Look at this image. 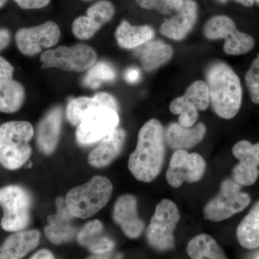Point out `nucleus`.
Masks as SVG:
<instances>
[{
	"mask_svg": "<svg viewBox=\"0 0 259 259\" xmlns=\"http://www.w3.org/2000/svg\"><path fill=\"white\" fill-rule=\"evenodd\" d=\"M165 129L156 119L148 120L140 129L137 145L128 160V168L135 178L149 183L159 175L166 153Z\"/></svg>",
	"mask_w": 259,
	"mask_h": 259,
	"instance_id": "obj_1",
	"label": "nucleus"
},
{
	"mask_svg": "<svg viewBox=\"0 0 259 259\" xmlns=\"http://www.w3.org/2000/svg\"><path fill=\"white\" fill-rule=\"evenodd\" d=\"M210 105L221 118L230 120L239 112L243 100L241 80L228 64L214 63L206 74Z\"/></svg>",
	"mask_w": 259,
	"mask_h": 259,
	"instance_id": "obj_2",
	"label": "nucleus"
},
{
	"mask_svg": "<svg viewBox=\"0 0 259 259\" xmlns=\"http://www.w3.org/2000/svg\"><path fill=\"white\" fill-rule=\"evenodd\" d=\"M33 127L28 121H10L0 126V164L9 170L23 166L31 156Z\"/></svg>",
	"mask_w": 259,
	"mask_h": 259,
	"instance_id": "obj_3",
	"label": "nucleus"
},
{
	"mask_svg": "<svg viewBox=\"0 0 259 259\" xmlns=\"http://www.w3.org/2000/svg\"><path fill=\"white\" fill-rule=\"evenodd\" d=\"M112 192L111 181L107 177L95 176L86 184L70 190L65 200L73 217L87 219L106 205Z\"/></svg>",
	"mask_w": 259,
	"mask_h": 259,
	"instance_id": "obj_4",
	"label": "nucleus"
},
{
	"mask_svg": "<svg viewBox=\"0 0 259 259\" xmlns=\"http://www.w3.org/2000/svg\"><path fill=\"white\" fill-rule=\"evenodd\" d=\"M178 207L170 199H162L156 205L146 231L149 245L160 252L168 251L175 248V233L180 222Z\"/></svg>",
	"mask_w": 259,
	"mask_h": 259,
	"instance_id": "obj_5",
	"label": "nucleus"
},
{
	"mask_svg": "<svg viewBox=\"0 0 259 259\" xmlns=\"http://www.w3.org/2000/svg\"><path fill=\"white\" fill-rule=\"evenodd\" d=\"M0 207L3 210L1 226L5 231L15 233L28 226L31 197L23 187L9 185L0 189Z\"/></svg>",
	"mask_w": 259,
	"mask_h": 259,
	"instance_id": "obj_6",
	"label": "nucleus"
},
{
	"mask_svg": "<svg viewBox=\"0 0 259 259\" xmlns=\"http://www.w3.org/2000/svg\"><path fill=\"white\" fill-rule=\"evenodd\" d=\"M241 187L233 179L223 180L217 195L204 207V218L212 222H221L246 208L251 199L249 194L241 192Z\"/></svg>",
	"mask_w": 259,
	"mask_h": 259,
	"instance_id": "obj_7",
	"label": "nucleus"
},
{
	"mask_svg": "<svg viewBox=\"0 0 259 259\" xmlns=\"http://www.w3.org/2000/svg\"><path fill=\"white\" fill-rule=\"evenodd\" d=\"M204 34L209 40L224 39L223 50L230 56L244 55L255 47L253 37L238 30L234 21L226 15L209 19L204 25Z\"/></svg>",
	"mask_w": 259,
	"mask_h": 259,
	"instance_id": "obj_8",
	"label": "nucleus"
},
{
	"mask_svg": "<svg viewBox=\"0 0 259 259\" xmlns=\"http://www.w3.org/2000/svg\"><path fill=\"white\" fill-rule=\"evenodd\" d=\"M97 54L93 48L85 44L73 47H59L44 51L40 56L42 68H56L67 71H80L90 69L96 63Z\"/></svg>",
	"mask_w": 259,
	"mask_h": 259,
	"instance_id": "obj_9",
	"label": "nucleus"
},
{
	"mask_svg": "<svg viewBox=\"0 0 259 259\" xmlns=\"http://www.w3.org/2000/svg\"><path fill=\"white\" fill-rule=\"evenodd\" d=\"M206 166L205 160L199 153H190L185 150L175 151L170 158L166 181L173 188H179L184 182H199L204 176Z\"/></svg>",
	"mask_w": 259,
	"mask_h": 259,
	"instance_id": "obj_10",
	"label": "nucleus"
},
{
	"mask_svg": "<svg viewBox=\"0 0 259 259\" xmlns=\"http://www.w3.org/2000/svg\"><path fill=\"white\" fill-rule=\"evenodd\" d=\"M119 122L117 110L98 109L87 115L77 126L76 140L81 146L95 144L117 128Z\"/></svg>",
	"mask_w": 259,
	"mask_h": 259,
	"instance_id": "obj_11",
	"label": "nucleus"
},
{
	"mask_svg": "<svg viewBox=\"0 0 259 259\" xmlns=\"http://www.w3.org/2000/svg\"><path fill=\"white\" fill-rule=\"evenodd\" d=\"M61 37L59 25L48 21L30 28L19 29L15 34L17 47L22 54L28 56L37 55L42 49L56 45Z\"/></svg>",
	"mask_w": 259,
	"mask_h": 259,
	"instance_id": "obj_12",
	"label": "nucleus"
},
{
	"mask_svg": "<svg viewBox=\"0 0 259 259\" xmlns=\"http://www.w3.org/2000/svg\"><path fill=\"white\" fill-rule=\"evenodd\" d=\"M232 153L239 161L232 171V179L241 187L254 185L259 176V143L246 140L238 141Z\"/></svg>",
	"mask_w": 259,
	"mask_h": 259,
	"instance_id": "obj_13",
	"label": "nucleus"
},
{
	"mask_svg": "<svg viewBox=\"0 0 259 259\" xmlns=\"http://www.w3.org/2000/svg\"><path fill=\"white\" fill-rule=\"evenodd\" d=\"M115 7L108 0L97 2L87 11L86 16L74 20L72 31L80 40H88L95 35L104 25L110 22L115 15Z\"/></svg>",
	"mask_w": 259,
	"mask_h": 259,
	"instance_id": "obj_14",
	"label": "nucleus"
},
{
	"mask_svg": "<svg viewBox=\"0 0 259 259\" xmlns=\"http://www.w3.org/2000/svg\"><path fill=\"white\" fill-rule=\"evenodd\" d=\"M14 67L0 56V112L14 113L18 111L25 100L23 85L13 79Z\"/></svg>",
	"mask_w": 259,
	"mask_h": 259,
	"instance_id": "obj_15",
	"label": "nucleus"
},
{
	"mask_svg": "<svg viewBox=\"0 0 259 259\" xmlns=\"http://www.w3.org/2000/svg\"><path fill=\"white\" fill-rule=\"evenodd\" d=\"M112 218L126 236L137 238L144 230V223L138 213L137 199L131 194H124L117 199Z\"/></svg>",
	"mask_w": 259,
	"mask_h": 259,
	"instance_id": "obj_16",
	"label": "nucleus"
},
{
	"mask_svg": "<svg viewBox=\"0 0 259 259\" xmlns=\"http://www.w3.org/2000/svg\"><path fill=\"white\" fill-rule=\"evenodd\" d=\"M197 19V5L193 0H184L176 14L161 24L162 35L175 40L185 38L195 25Z\"/></svg>",
	"mask_w": 259,
	"mask_h": 259,
	"instance_id": "obj_17",
	"label": "nucleus"
},
{
	"mask_svg": "<svg viewBox=\"0 0 259 259\" xmlns=\"http://www.w3.org/2000/svg\"><path fill=\"white\" fill-rule=\"evenodd\" d=\"M100 108L118 110L115 97L106 93H97L93 97H81L70 100L66 107V117L71 125L78 126L89 114Z\"/></svg>",
	"mask_w": 259,
	"mask_h": 259,
	"instance_id": "obj_18",
	"label": "nucleus"
},
{
	"mask_svg": "<svg viewBox=\"0 0 259 259\" xmlns=\"http://www.w3.org/2000/svg\"><path fill=\"white\" fill-rule=\"evenodd\" d=\"M56 204V213L48 218L49 225L45 228V233L53 243L61 244L72 240L77 231L72 224L75 218L70 213L66 200L59 197Z\"/></svg>",
	"mask_w": 259,
	"mask_h": 259,
	"instance_id": "obj_19",
	"label": "nucleus"
},
{
	"mask_svg": "<svg viewBox=\"0 0 259 259\" xmlns=\"http://www.w3.org/2000/svg\"><path fill=\"white\" fill-rule=\"evenodd\" d=\"M126 139L125 130L117 127L100 141L89 155L90 165L97 168L107 166L120 154Z\"/></svg>",
	"mask_w": 259,
	"mask_h": 259,
	"instance_id": "obj_20",
	"label": "nucleus"
},
{
	"mask_svg": "<svg viewBox=\"0 0 259 259\" xmlns=\"http://www.w3.org/2000/svg\"><path fill=\"white\" fill-rule=\"evenodd\" d=\"M206 132L207 128L202 122H198L191 127H185L179 122H173L165 131L166 144L175 151H187L199 144L203 140Z\"/></svg>",
	"mask_w": 259,
	"mask_h": 259,
	"instance_id": "obj_21",
	"label": "nucleus"
},
{
	"mask_svg": "<svg viewBox=\"0 0 259 259\" xmlns=\"http://www.w3.org/2000/svg\"><path fill=\"white\" fill-rule=\"evenodd\" d=\"M40 234L37 230L15 232L0 246V259H22L38 245Z\"/></svg>",
	"mask_w": 259,
	"mask_h": 259,
	"instance_id": "obj_22",
	"label": "nucleus"
},
{
	"mask_svg": "<svg viewBox=\"0 0 259 259\" xmlns=\"http://www.w3.org/2000/svg\"><path fill=\"white\" fill-rule=\"evenodd\" d=\"M62 110L61 107L52 109L42 119L37 128V144L44 154H51L55 150L60 137Z\"/></svg>",
	"mask_w": 259,
	"mask_h": 259,
	"instance_id": "obj_23",
	"label": "nucleus"
},
{
	"mask_svg": "<svg viewBox=\"0 0 259 259\" xmlns=\"http://www.w3.org/2000/svg\"><path fill=\"white\" fill-rule=\"evenodd\" d=\"M143 69L151 72L166 64L173 56L174 51L168 44L161 40H151L136 50Z\"/></svg>",
	"mask_w": 259,
	"mask_h": 259,
	"instance_id": "obj_24",
	"label": "nucleus"
},
{
	"mask_svg": "<svg viewBox=\"0 0 259 259\" xmlns=\"http://www.w3.org/2000/svg\"><path fill=\"white\" fill-rule=\"evenodd\" d=\"M103 225L98 220L90 221L83 226L77 235L80 245L92 253H102L114 249L115 243L108 237L102 236Z\"/></svg>",
	"mask_w": 259,
	"mask_h": 259,
	"instance_id": "obj_25",
	"label": "nucleus"
},
{
	"mask_svg": "<svg viewBox=\"0 0 259 259\" xmlns=\"http://www.w3.org/2000/svg\"><path fill=\"white\" fill-rule=\"evenodd\" d=\"M155 32L149 25H131L122 21L115 31V38L120 47L136 49L153 40Z\"/></svg>",
	"mask_w": 259,
	"mask_h": 259,
	"instance_id": "obj_26",
	"label": "nucleus"
},
{
	"mask_svg": "<svg viewBox=\"0 0 259 259\" xmlns=\"http://www.w3.org/2000/svg\"><path fill=\"white\" fill-rule=\"evenodd\" d=\"M236 237L243 248L246 249L259 248V201L238 225Z\"/></svg>",
	"mask_w": 259,
	"mask_h": 259,
	"instance_id": "obj_27",
	"label": "nucleus"
},
{
	"mask_svg": "<svg viewBox=\"0 0 259 259\" xmlns=\"http://www.w3.org/2000/svg\"><path fill=\"white\" fill-rule=\"evenodd\" d=\"M187 250L191 259H228L215 240L207 234L194 237L189 242Z\"/></svg>",
	"mask_w": 259,
	"mask_h": 259,
	"instance_id": "obj_28",
	"label": "nucleus"
},
{
	"mask_svg": "<svg viewBox=\"0 0 259 259\" xmlns=\"http://www.w3.org/2000/svg\"><path fill=\"white\" fill-rule=\"evenodd\" d=\"M116 71L113 66L105 61L95 63L83 79L85 87L90 89L100 88L103 83L111 82L115 79Z\"/></svg>",
	"mask_w": 259,
	"mask_h": 259,
	"instance_id": "obj_29",
	"label": "nucleus"
},
{
	"mask_svg": "<svg viewBox=\"0 0 259 259\" xmlns=\"http://www.w3.org/2000/svg\"><path fill=\"white\" fill-rule=\"evenodd\" d=\"M169 109L171 113L180 115L179 123L181 125L191 127L195 125L198 118V110L183 96L175 99L170 104Z\"/></svg>",
	"mask_w": 259,
	"mask_h": 259,
	"instance_id": "obj_30",
	"label": "nucleus"
},
{
	"mask_svg": "<svg viewBox=\"0 0 259 259\" xmlns=\"http://www.w3.org/2000/svg\"><path fill=\"white\" fill-rule=\"evenodd\" d=\"M182 96L198 110L204 111L210 105L208 87L206 81L202 80L194 81Z\"/></svg>",
	"mask_w": 259,
	"mask_h": 259,
	"instance_id": "obj_31",
	"label": "nucleus"
},
{
	"mask_svg": "<svg viewBox=\"0 0 259 259\" xmlns=\"http://www.w3.org/2000/svg\"><path fill=\"white\" fill-rule=\"evenodd\" d=\"M183 2L184 0H136L141 8L156 10L163 15L176 13L182 6Z\"/></svg>",
	"mask_w": 259,
	"mask_h": 259,
	"instance_id": "obj_32",
	"label": "nucleus"
},
{
	"mask_svg": "<svg viewBox=\"0 0 259 259\" xmlns=\"http://www.w3.org/2000/svg\"><path fill=\"white\" fill-rule=\"evenodd\" d=\"M245 81L250 100L255 105H259V54L247 71Z\"/></svg>",
	"mask_w": 259,
	"mask_h": 259,
	"instance_id": "obj_33",
	"label": "nucleus"
},
{
	"mask_svg": "<svg viewBox=\"0 0 259 259\" xmlns=\"http://www.w3.org/2000/svg\"><path fill=\"white\" fill-rule=\"evenodd\" d=\"M20 8L24 10H35L45 8L51 0H14Z\"/></svg>",
	"mask_w": 259,
	"mask_h": 259,
	"instance_id": "obj_34",
	"label": "nucleus"
},
{
	"mask_svg": "<svg viewBox=\"0 0 259 259\" xmlns=\"http://www.w3.org/2000/svg\"><path fill=\"white\" fill-rule=\"evenodd\" d=\"M124 76H125V79L127 82L137 83L141 79V71L136 67H130L126 70Z\"/></svg>",
	"mask_w": 259,
	"mask_h": 259,
	"instance_id": "obj_35",
	"label": "nucleus"
},
{
	"mask_svg": "<svg viewBox=\"0 0 259 259\" xmlns=\"http://www.w3.org/2000/svg\"><path fill=\"white\" fill-rule=\"evenodd\" d=\"M86 259H122V255L113 250L102 253H94Z\"/></svg>",
	"mask_w": 259,
	"mask_h": 259,
	"instance_id": "obj_36",
	"label": "nucleus"
},
{
	"mask_svg": "<svg viewBox=\"0 0 259 259\" xmlns=\"http://www.w3.org/2000/svg\"><path fill=\"white\" fill-rule=\"evenodd\" d=\"M11 34L7 28H0V52L9 46Z\"/></svg>",
	"mask_w": 259,
	"mask_h": 259,
	"instance_id": "obj_37",
	"label": "nucleus"
},
{
	"mask_svg": "<svg viewBox=\"0 0 259 259\" xmlns=\"http://www.w3.org/2000/svg\"><path fill=\"white\" fill-rule=\"evenodd\" d=\"M30 259H55L54 255L49 250L42 249L38 250Z\"/></svg>",
	"mask_w": 259,
	"mask_h": 259,
	"instance_id": "obj_38",
	"label": "nucleus"
},
{
	"mask_svg": "<svg viewBox=\"0 0 259 259\" xmlns=\"http://www.w3.org/2000/svg\"><path fill=\"white\" fill-rule=\"evenodd\" d=\"M221 3H227V2L229 1V0H219ZM233 1L236 2V3H239L243 6L247 7V8H250V7H252L253 5V0H233Z\"/></svg>",
	"mask_w": 259,
	"mask_h": 259,
	"instance_id": "obj_39",
	"label": "nucleus"
},
{
	"mask_svg": "<svg viewBox=\"0 0 259 259\" xmlns=\"http://www.w3.org/2000/svg\"><path fill=\"white\" fill-rule=\"evenodd\" d=\"M8 0H0V8H3V6H5V5L6 4Z\"/></svg>",
	"mask_w": 259,
	"mask_h": 259,
	"instance_id": "obj_40",
	"label": "nucleus"
},
{
	"mask_svg": "<svg viewBox=\"0 0 259 259\" xmlns=\"http://www.w3.org/2000/svg\"><path fill=\"white\" fill-rule=\"evenodd\" d=\"M253 2H255V3H256L257 4L259 5V0H253Z\"/></svg>",
	"mask_w": 259,
	"mask_h": 259,
	"instance_id": "obj_41",
	"label": "nucleus"
},
{
	"mask_svg": "<svg viewBox=\"0 0 259 259\" xmlns=\"http://www.w3.org/2000/svg\"><path fill=\"white\" fill-rule=\"evenodd\" d=\"M83 1H91V0H83Z\"/></svg>",
	"mask_w": 259,
	"mask_h": 259,
	"instance_id": "obj_42",
	"label": "nucleus"
},
{
	"mask_svg": "<svg viewBox=\"0 0 259 259\" xmlns=\"http://www.w3.org/2000/svg\"><path fill=\"white\" fill-rule=\"evenodd\" d=\"M259 259V258H258Z\"/></svg>",
	"mask_w": 259,
	"mask_h": 259,
	"instance_id": "obj_43",
	"label": "nucleus"
}]
</instances>
